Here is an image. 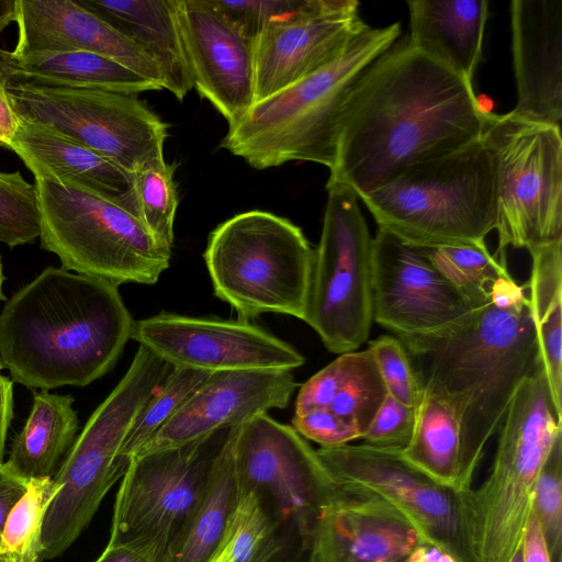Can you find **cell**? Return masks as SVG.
Here are the masks:
<instances>
[{
    "label": "cell",
    "mask_w": 562,
    "mask_h": 562,
    "mask_svg": "<svg viewBox=\"0 0 562 562\" xmlns=\"http://www.w3.org/2000/svg\"><path fill=\"white\" fill-rule=\"evenodd\" d=\"M176 9L192 86L233 126L255 103L254 41L209 0H176Z\"/></svg>",
    "instance_id": "18"
},
{
    "label": "cell",
    "mask_w": 562,
    "mask_h": 562,
    "mask_svg": "<svg viewBox=\"0 0 562 562\" xmlns=\"http://www.w3.org/2000/svg\"><path fill=\"white\" fill-rule=\"evenodd\" d=\"M232 428L136 456L115 495L108 544L172 562Z\"/></svg>",
    "instance_id": "10"
},
{
    "label": "cell",
    "mask_w": 562,
    "mask_h": 562,
    "mask_svg": "<svg viewBox=\"0 0 562 562\" xmlns=\"http://www.w3.org/2000/svg\"><path fill=\"white\" fill-rule=\"evenodd\" d=\"M60 488L50 476L29 480L1 531L0 562H44V521Z\"/></svg>",
    "instance_id": "33"
},
{
    "label": "cell",
    "mask_w": 562,
    "mask_h": 562,
    "mask_svg": "<svg viewBox=\"0 0 562 562\" xmlns=\"http://www.w3.org/2000/svg\"><path fill=\"white\" fill-rule=\"evenodd\" d=\"M360 199L380 228L418 247L482 244L496 226L494 165L481 136Z\"/></svg>",
    "instance_id": "5"
},
{
    "label": "cell",
    "mask_w": 562,
    "mask_h": 562,
    "mask_svg": "<svg viewBox=\"0 0 562 562\" xmlns=\"http://www.w3.org/2000/svg\"><path fill=\"white\" fill-rule=\"evenodd\" d=\"M176 165L164 159L151 161L133 173L138 217L154 239L165 248L173 244L178 206Z\"/></svg>",
    "instance_id": "36"
},
{
    "label": "cell",
    "mask_w": 562,
    "mask_h": 562,
    "mask_svg": "<svg viewBox=\"0 0 562 562\" xmlns=\"http://www.w3.org/2000/svg\"><path fill=\"white\" fill-rule=\"evenodd\" d=\"M234 426L217 456L203 497L172 562H211L229 539L239 501Z\"/></svg>",
    "instance_id": "30"
},
{
    "label": "cell",
    "mask_w": 562,
    "mask_h": 562,
    "mask_svg": "<svg viewBox=\"0 0 562 562\" xmlns=\"http://www.w3.org/2000/svg\"><path fill=\"white\" fill-rule=\"evenodd\" d=\"M397 338L423 392L449 406L459 422L460 492H467L515 393L542 366L525 286L509 277L488 303L456 323Z\"/></svg>",
    "instance_id": "2"
},
{
    "label": "cell",
    "mask_w": 562,
    "mask_h": 562,
    "mask_svg": "<svg viewBox=\"0 0 562 562\" xmlns=\"http://www.w3.org/2000/svg\"><path fill=\"white\" fill-rule=\"evenodd\" d=\"M15 55L87 52L110 58L164 89L157 65L134 42L76 0H16Z\"/></svg>",
    "instance_id": "22"
},
{
    "label": "cell",
    "mask_w": 562,
    "mask_h": 562,
    "mask_svg": "<svg viewBox=\"0 0 562 562\" xmlns=\"http://www.w3.org/2000/svg\"><path fill=\"white\" fill-rule=\"evenodd\" d=\"M400 34L398 22L367 25L334 61L255 103L228 126L221 146L259 170L290 161L316 162L330 170L351 100Z\"/></svg>",
    "instance_id": "4"
},
{
    "label": "cell",
    "mask_w": 562,
    "mask_h": 562,
    "mask_svg": "<svg viewBox=\"0 0 562 562\" xmlns=\"http://www.w3.org/2000/svg\"><path fill=\"white\" fill-rule=\"evenodd\" d=\"M13 417V381L0 373V464L3 463L5 440Z\"/></svg>",
    "instance_id": "46"
},
{
    "label": "cell",
    "mask_w": 562,
    "mask_h": 562,
    "mask_svg": "<svg viewBox=\"0 0 562 562\" xmlns=\"http://www.w3.org/2000/svg\"><path fill=\"white\" fill-rule=\"evenodd\" d=\"M139 46L157 65L164 89L183 100L193 88L176 0H76Z\"/></svg>",
    "instance_id": "26"
},
{
    "label": "cell",
    "mask_w": 562,
    "mask_h": 562,
    "mask_svg": "<svg viewBox=\"0 0 562 562\" xmlns=\"http://www.w3.org/2000/svg\"><path fill=\"white\" fill-rule=\"evenodd\" d=\"M232 539L233 531L227 542L224 544V547L220 550V552L211 562H232Z\"/></svg>",
    "instance_id": "51"
},
{
    "label": "cell",
    "mask_w": 562,
    "mask_h": 562,
    "mask_svg": "<svg viewBox=\"0 0 562 562\" xmlns=\"http://www.w3.org/2000/svg\"><path fill=\"white\" fill-rule=\"evenodd\" d=\"M358 8V1L342 0L331 10L262 30L254 40L255 103L334 61L368 25Z\"/></svg>",
    "instance_id": "21"
},
{
    "label": "cell",
    "mask_w": 562,
    "mask_h": 562,
    "mask_svg": "<svg viewBox=\"0 0 562 562\" xmlns=\"http://www.w3.org/2000/svg\"><path fill=\"white\" fill-rule=\"evenodd\" d=\"M239 492H252L289 536L310 548L316 520L338 487L316 450L292 427L257 415L236 426Z\"/></svg>",
    "instance_id": "13"
},
{
    "label": "cell",
    "mask_w": 562,
    "mask_h": 562,
    "mask_svg": "<svg viewBox=\"0 0 562 562\" xmlns=\"http://www.w3.org/2000/svg\"><path fill=\"white\" fill-rule=\"evenodd\" d=\"M170 370V364L139 345L130 368L89 417L53 476L61 485L56 503L63 510L85 517L98 512L121 479L116 459L134 422Z\"/></svg>",
    "instance_id": "15"
},
{
    "label": "cell",
    "mask_w": 562,
    "mask_h": 562,
    "mask_svg": "<svg viewBox=\"0 0 562 562\" xmlns=\"http://www.w3.org/2000/svg\"><path fill=\"white\" fill-rule=\"evenodd\" d=\"M41 234V217L34 184L19 171H0V241L9 247L34 241Z\"/></svg>",
    "instance_id": "39"
},
{
    "label": "cell",
    "mask_w": 562,
    "mask_h": 562,
    "mask_svg": "<svg viewBox=\"0 0 562 562\" xmlns=\"http://www.w3.org/2000/svg\"><path fill=\"white\" fill-rule=\"evenodd\" d=\"M484 110L472 83L407 41L395 43L351 100L329 179L362 198L408 167L480 138Z\"/></svg>",
    "instance_id": "1"
},
{
    "label": "cell",
    "mask_w": 562,
    "mask_h": 562,
    "mask_svg": "<svg viewBox=\"0 0 562 562\" xmlns=\"http://www.w3.org/2000/svg\"><path fill=\"white\" fill-rule=\"evenodd\" d=\"M94 562H154L139 551L127 546H109L104 548Z\"/></svg>",
    "instance_id": "48"
},
{
    "label": "cell",
    "mask_w": 562,
    "mask_h": 562,
    "mask_svg": "<svg viewBox=\"0 0 562 562\" xmlns=\"http://www.w3.org/2000/svg\"><path fill=\"white\" fill-rule=\"evenodd\" d=\"M3 82L103 90L131 95L161 90L130 68L87 52L15 55L12 50L0 48V83Z\"/></svg>",
    "instance_id": "27"
},
{
    "label": "cell",
    "mask_w": 562,
    "mask_h": 562,
    "mask_svg": "<svg viewBox=\"0 0 562 562\" xmlns=\"http://www.w3.org/2000/svg\"><path fill=\"white\" fill-rule=\"evenodd\" d=\"M18 117L46 126L134 173L164 159L168 125L136 95L0 83Z\"/></svg>",
    "instance_id": "12"
},
{
    "label": "cell",
    "mask_w": 562,
    "mask_h": 562,
    "mask_svg": "<svg viewBox=\"0 0 562 562\" xmlns=\"http://www.w3.org/2000/svg\"><path fill=\"white\" fill-rule=\"evenodd\" d=\"M422 248L436 269L479 306L488 303L495 288L512 277L505 258L491 255L485 243Z\"/></svg>",
    "instance_id": "34"
},
{
    "label": "cell",
    "mask_w": 562,
    "mask_h": 562,
    "mask_svg": "<svg viewBox=\"0 0 562 562\" xmlns=\"http://www.w3.org/2000/svg\"><path fill=\"white\" fill-rule=\"evenodd\" d=\"M318 516L311 562H411L430 546L414 524L384 499L338 488Z\"/></svg>",
    "instance_id": "19"
},
{
    "label": "cell",
    "mask_w": 562,
    "mask_h": 562,
    "mask_svg": "<svg viewBox=\"0 0 562 562\" xmlns=\"http://www.w3.org/2000/svg\"><path fill=\"white\" fill-rule=\"evenodd\" d=\"M292 427L321 448L339 447L361 438L360 431L352 424L323 407L294 414Z\"/></svg>",
    "instance_id": "43"
},
{
    "label": "cell",
    "mask_w": 562,
    "mask_h": 562,
    "mask_svg": "<svg viewBox=\"0 0 562 562\" xmlns=\"http://www.w3.org/2000/svg\"><path fill=\"white\" fill-rule=\"evenodd\" d=\"M372 263L373 321L396 337L436 331L481 307L436 269L422 247L380 227Z\"/></svg>",
    "instance_id": "17"
},
{
    "label": "cell",
    "mask_w": 562,
    "mask_h": 562,
    "mask_svg": "<svg viewBox=\"0 0 562 562\" xmlns=\"http://www.w3.org/2000/svg\"><path fill=\"white\" fill-rule=\"evenodd\" d=\"M416 409L387 394L361 438L363 443L380 449L403 450L414 431Z\"/></svg>",
    "instance_id": "42"
},
{
    "label": "cell",
    "mask_w": 562,
    "mask_h": 562,
    "mask_svg": "<svg viewBox=\"0 0 562 562\" xmlns=\"http://www.w3.org/2000/svg\"><path fill=\"white\" fill-rule=\"evenodd\" d=\"M521 550L524 562H551L543 532L532 508L522 533Z\"/></svg>",
    "instance_id": "45"
},
{
    "label": "cell",
    "mask_w": 562,
    "mask_h": 562,
    "mask_svg": "<svg viewBox=\"0 0 562 562\" xmlns=\"http://www.w3.org/2000/svg\"><path fill=\"white\" fill-rule=\"evenodd\" d=\"M338 488L373 494L406 516L428 544L454 562H474L465 492L445 486L411 464L401 450L364 443L316 450Z\"/></svg>",
    "instance_id": "14"
},
{
    "label": "cell",
    "mask_w": 562,
    "mask_h": 562,
    "mask_svg": "<svg viewBox=\"0 0 562 562\" xmlns=\"http://www.w3.org/2000/svg\"><path fill=\"white\" fill-rule=\"evenodd\" d=\"M517 102L510 111L560 126L562 120V0L510 2Z\"/></svg>",
    "instance_id": "23"
},
{
    "label": "cell",
    "mask_w": 562,
    "mask_h": 562,
    "mask_svg": "<svg viewBox=\"0 0 562 562\" xmlns=\"http://www.w3.org/2000/svg\"><path fill=\"white\" fill-rule=\"evenodd\" d=\"M529 308L553 404L562 413V241L530 254Z\"/></svg>",
    "instance_id": "31"
},
{
    "label": "cell",
    "mask_w": 562,
    "mask_h": 562,
    "mask_svg": "<svg viewBox=\"0 0 562 562\" xmlns=\"http://www.w3.org/2000/svg\"><path fill=\"white\" fill-rule=\"evenodd\" d=\"M29 479L16 473L7 462L0 464V535L13 506L25 493Z\"/></svg>",
    "instance_id": "44"
},
{
    "label": "cell",
    "mask_w": 562,
    "mask_h": 562,
    "mask_svg": "<svg viewBox=\"0 0 562 562\" xmlns=\"http://www.w3.org/2000/svg\"><path fill=\"white\" fill-rule=\"evenodd\" d=\"M562 434L541 367L515 393L502 423L492 470L465 492L474 562H508L521 544L541 468Z\"/></svg>",
    "instance_id": "6"
},
{
    "label": "cell",
    "mask_w": 562,
    "mask_h": 562,
    "mask_svg": "<svg viewBox=\"0 0 562 562\" xmlns=\"http://www.w3.org/2000/svg\"><path fill=\"white\" fill-rule=\"evenodd\" d=\"M408 45L472 83L480 63L486 0H411Z\"/></svg>",
    "instance_id": "25"
},
{
    "label": "cell",
    "mask_w": 562,
    "mask_h": 562,
    "mask_svg": "<svg viewBox=\"0 0 562 562\" xmlns=\"http://www.w3.org/2000/svg\"><path fill=\"white\" fill-rule=\"evenodd\" d=\"M203 258L215 295L239 321L265 313L304 321L314 249L289 220L260 210L239 213L211 232Z\"/></svg>",
    "instance_id": "7"
},
{
    "label": "cell",
    "mask_w": 562,
    "mask_h": 562,
    "mask_svg": "<svg viewBox=\"0 0 562 562\" xmlns=\"http://www.w3.org/2000/svg\"><path fill=\"white\" fill-rule=\"evenodd\" d=\"M20 125V120L10 105L3 88L0 86V145L9 148Z\"/></svg>",
    "instance_id": "47"
},
{
    "label": "cell",
    "mask_w": 562,
    "mask_h": 562,
    "mask_svg": "<svg viewBox=\"0 0 562 562\" xmlns=\"http://www.w3.org/2000/svg\"><path fill=\"white\" fill-rule=\"evenodd\" d=\"M34 187L41 246L61 268L120 285L154 284L169 267L171 249L119 204L49 177H34Z\"/></svg>",
    "instance_id": "8"
},
{
    "label": "cell",
    "mask_w": 562,
    "mask_h": 562,
    "mask_svg": "<svg viewBox=\"0 0 562 562\" xmlns=\"http://www.w3.org/2000/svg\"><path fill=\"white\" fill-rule=\"evenodd\" d=\"M308 550L302 540L292 539L268 562H311Z\"/></svg>",
    "instance_id": "49"
},
{
    "label": "cell",
    "mask_w": 562,
    "mask_h": 562,
    "mask_svg": "<svg viewBox=\"0 0 562 562\" xmlns=\"http://www.w3.org/2000/svg\"><path fill=\"white\" fill-rule=\"evenodd\" d=\"M9 149L23 160L34 177L71 183L119 204L138 217L133 173L77 140L46 126L20 120Z\"/></svg>",
    "instance_id": "24"
},
{
    "label": "cell",
    "mask_w": 562,
    "mask_h": 562,
    "mask_svg": "<svg viewBox=\"0 0 562 562\" xmlns=\"http://www.w3.org/2000/svg\"><path fill=\"white\" fill-rule=\"evenodd\" d=\"M234 27L250 40L271 24L322 13L341 0H209Z\"/></svg>",
    "instance_id": "38"
},
{
    "label": "cell",
    "mask_w": 562,
    "mask_h": 562,
    "mask_svg": "<svg viewBox=\"0 0 562 562\" xmlns=\"http://www.w3.org/2000/svg\"><path fill=\"white\" fill-rule=\"evenodd\" d=\"M401 451L432 480L460 492V425L443 402L423 393L412 438Z\"/></svg>",
    "instance_id": "32"
},
{
    "label": "cell",
    "mask_w": 562,
    "mask_h": 562,
    "mask_svg": "<svg viewBox=\"0 0 562 562\" xmlns=\"http://www.w3.org/2000/svg\"><path fill=\"white\" fill-rule=\"evenodd\" d=\"M386 395L372 353L346 352L301 386L294 414L327 408L352 424L362 438Z\"/></svg>",
    "instance_id": "28"
},
{
    "label": "cell",
    "mask_w": 562,
    "mask_h": 562,
    "mask_svg": "<svg viewBox=\"0 0 562 562\" xmlns=\"http://www.w3.org/2000/svg\"><path fill=\"white\" fill-rule=\"evenodd\" d=\"M532 510L551 562H562V434L555 438L537 479Z\"/></svg>",
    "instance_id": "40"
},
{
    "label": "cell",
    "mask_w": 562,
    "mask_h": 562,
    "mask_svg": "<svg viewBox=\"0 0 562 562\" xmlns=\"http://www.w3.org/2000/svg\"><path fill=\"white\" fill-rule=\"evenodd\" d=\"M0 370H2V369H1V364H0Z\"/></svg>",
    "instance_id": "54"
},
{
    "label": "cell",
    "mask_w": 562,
    "mask_h": 562,
    "mask_svg": "<svg viewBox=\"0 0 562 562\" xmlns=\"http://www.w3.org/2000/svg\"><path fill=\"white\" fill-rule=\"evenodd\" d=\"M292 539L252 492H239L233 520L232 562H268ZM307 546V544H306Z\"/></svg>",
    "instance_id": "37"
},
{
    "label": "cell",
    "mask_w": 562,
    "mask_h": 562,
    "mask_svg": "<svg viewBox=\"0 0 562 562\" xmlns=\"http://www.w3.org/2000/svg\"><path fill=\"white\" fill-rule=\"evenodd\" d=\"M304 321L333 353L364 344L373 322V237L347 186L328 179Z\"/></svg>",
    "instance_id": "11"
},
{
    "label": "cell",
    "mask_w": 562,
    "mask_h": 562,
    "mask_svg": "<svg viewBox=\"0 0 562 562\" xmlns=\"http://www.w3.org/2000/svg\"><path fill=\"white\" fill-rule=\"evenodd\" d=\"M508 562H524L521 544L518 547Z\"/></svg>",
    "instance_id": "52"
},
{
    "label": "cell",
    "mask_w": 562,
    "mask_h": 562,
    "mask_svg": "<svg viewBox=\"0 0 562 562\" xmlns=\"http://www.w3.org/2000/svg\"><path fill=\"white\" fill-rule=\"evenodd\" d=\"M71 395L49 393L33 395V405L22 430L14 437L5 461L25 479L53 477L72 447L78 417Z\"/></svg>",
    "instance_id": "29"
},
{
    "label": "cell",
    "mask_w": 562,
    "mask_h": 562,
    "mask_svg": "<svg viewBox=\"0 0 562 562\" xmlns=\"http://www.w3.org/2000/svg\"><path fill=\"white\" fill-rule=\"evenodd\" d=\"M133 318L119 285L47 267L0 313V364L29 389L86 386L112 370Z\"/></svg>",
    "instance_id": "3"
},
{
    "label": "cell",
    "mask_w": 562,
    "mask_h": 562,
    "mask_svg": "<svg viewBox=\"0 0 562 562\" xmlns=\"http://www.w3.org/2000/svg\"><path fill=\"white\" fill-rule=\"evenodd\" d=\"M368 350L376 362L387 394L417 408L424 392L402 341L396 336L382 335L369 342Z\"/></svg>",
    "instance_id": "41"
},
{
    "label": "cell",
    "mask_w": 562,
    "mask_h": 562,
    "mask_svg": "<svg viewBox=\"0 0 562 562\" xmlns=\"http://www.w3.org/2000/svg\"><path fill=\"white\" fill-rule=\"evenodd\" d=\"M16 0H0V32L14 22Z\"/></svg>",
    "instance_id": "50"
},
{
    "label": "cell",
    "mask_w": 562,
    "mask_h": 562,
    "mask_svg": "<svg viewBox=\"0 0 562 562\" xmlns=\"http://www.w3.org/2000/svg\"><path fill=\"white\" fill-rule=\"evenodd\" d=\"M209 374L199 370L171 368L138 414L119 452L116 471L121 479L130 462L171 419Z\"/></svg>",
    "instance_id": "35"
},
{
    "label": "cell",
    "mask_w": 562,
    "mask_h": 562,
    "mask_svg": "<svg viewBox=\"0 0 562 562\" xmlns=\"http://www.w3.org/2000/svg\"><path fill=\"white\" fill-rule=\"evenodd\" d=\"M3 280H4V277H3L2 262H1V257H0V301L5 300V296L2 291Z\"/></svg>",
    "instance_id": "53"
},
{
    "label": "cell",
    "mask_w": 562,
    "mask_h": 562,
    "mask_svg": "<svg viewBox=\"0 0 562 562\" xmlns=\"http://www.w3.org/2000/svg\"><path fill=\"white\" fill-rule=\"evenodd\" d=\"M131 338L171 368L209 373L290 370L305 359L292 345L245 321L199 318L171 313L134 321Z\"/></svg>",
    "instance_id": "16"
},
{
    "label": "cell",
    "mask_w": 562,
    "mask_h": 562,
    "mask_svg": "<svg viewBox=\"0 0 562 562\" xmlns=\"http://www.w3.org/2000/svg\"><path fill=\"white\" fill-rule=\"evenodd\" d=\"M297 386L290 370L210 373L138 454L178 447L272 408L282 409Z\"/></svg>",
    "instance_id": "20"
},
{
    "label": "cell",
    "mask_w": 562,
    "mask_h": 562,
    "mask_svg": "<svg viewBox=\"0 0 562 562\" xmlns=\"http://www.w3.org/2000/svg\"><path fill=\"white\" fill-rule=\"evenodd\" d=\"M481 139L493 159L497 250L532 251L562 241L560 126L513 112H483Z\"/></svg>",
    "instance_id": "9"
}]
</instances>
